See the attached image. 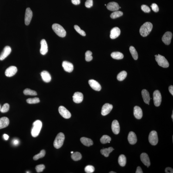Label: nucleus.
Masks as SVG:
<instances>
[{"label":"nucleus","mask_w":173,"mask_h":173,"mask_svg":"<svg viewBox=\"0 0 173 173\" xmlns=\"http://www.w3.org/2000/svg\"><path fill=\"white\" fill-rule=\"evenodd\" d=\"M71 158L75 161L80 160L82 158L81 154L79 152H73L71 155Z\"/></svg>","instance_id":"obj_32"},{"label":"nucleus","mask_w":173,"mask_h":173,"mask_svg":"<svg viewBox=\"0 0 173 173\" xmlns=\"http://www.w3.org/2000/svg\"><path fill=\"white\" fill-rule=\"evenodd\" d=\"M142 95L144 102L145 103L149 105L150 101V94L148 91L145 89H143L142 91Z\"/></svg>","instance_id":"obj_25"},{"label":"nucleus","mask_w":173,"mask_h":173,"mask_svg":"<svg viewBox=\"0 0 173 173\" xmlns=\"http://www.w3.org/2000/svg\"><path fill=\"white\" fill-rule=\"evenodd\" d=\"M62 66L65 71L69 72H72L73 70V65L69 62L64 61L62 63Z\"/></svg>","instance_id":"obj_21"},{"label":"nucleus","mask_w":173,"mask_h":173,"mask_svg":"<svg viewBox=\"0 0 173 173\" xmlns=\"http://www.w3.org/2000/svg\"><path fill=\"white\" fill-rule=\"evenodd\" d=\"M72 97L74 102L76 103H80L83 101V96L82 93L78 92L75 93Z\"/></svg>","instance_id":"obj_16"},{"label":"nucleus","mask_w":173,"mask_h":173,"mask_svg":"<svg viewBox=\"0 0 173 173\" xmlns=\"http://www.w3.org/2000/svg\"><path fill=\"white\" fill-rule=\"evenodd\" d=\"M95 168L92 165L87 166L85 168V171L87 173H92L94 172Z\"/></svg>","instance_id":"obj_40"},{"label":"nucleus","mask_w":173,"mask_h":173,"mask_svg":"<svg viewBox=\"0 0 173 173\" xmlns=\"http://www.w3.org/2000/svg\"><path fill=\"white\" fill-rule=\"evenodd\" d=\"M141 8L142 10L145 13L150 12V11H151L150 8L147 6L145 5H142Z\"/></svg>","instance_id":"obj_44"},{"label":"nucleus","mask_w":173,"mask_h":173,"mask_svg":"<svg viewBox=\"0 0 173 173\" xmlns=\"http://www.w3.org/2000/svg\"><path fill=\"white\" fill-rule=\"evenodd\" d=\"M112 131L114 134H118L120 132V127L118 122L117 120H114L112 124Z\"/></svg>","instance_id":"obj_19"},{"label":"nucleus","mask_w":173,"mask_h":173,"mask_svg":"<svg viewBox=\"0 0 173 173\" xmlns=\"http://www.w3.org/2000/svg\"><path fill=\"white\" fill-rule=\"evenodd\" d=\"M123 15V13L122 12L116 11L111 14L110 17L112 19H114L122 16Z\"/></svg>","instance_id":"obj_35"},{"label":"nucleus","mask_w":173,"mask_h":173,"mask_svg":"<svg viewBox=\"0 0 173 173\" xmlns=\"http://www.w3.org/2000/svg\"><path fill=\"white\" fill-rule=\"evenodd\" d=\"M136 173H143V172L141 168L140 167L138 166L137 167V170L136 172Z\"/></svg>","instance_id":"obj_50"},{"label":"nucleus","mask_w":173,"mask_h":173,"mask_svg":"<svg viewBox=\"0 0 173 173\" xmlns=\"http://www.w3.org/2000/svg\"><path fill=\"white\" fill-rule=\"evenodd\" d=\"M73 152H73V151H71V154H72V153H73Z\"/></svg>","instance_id":"obj_55"},{"label":"nucleus","mask_w":173,"mask_h":173,"mask_svg":"<svg viewBox=\"0 0 173 173\" xmlns=\"http://www.w3.org/2000/svg\"><path fill=\"white\" fill-rule=\"evenodd\" d=\"M43 80L46 83H49L51 81V77L48 71H42L40 74Z\"/></svg>","instance_id":"obj_24"},{"label":"nucleus","mask_w":173,"mask_h":173,"mask_svg":"<svg viewBox=\"0 0 173 173\" xmlns=\"http://www.w3.org/2000/svg\"><path fill=\"white\" fill-rule=\"evenodd\" d=\"M41 48L40 49V53L42 55H45L48 52V46L46 40L44 39L42 40L40 42Z\"/></svg>","instance_id":"obj_17"},{"label":"nucleus","mask_w":173,"mask_h":173,"mask_svg":"<svg viewBox=\"0 0 173 173\" xmlns=\"http://www.w3.org/2000/svg\"><path fill=\"white\" fill-rule=\"evenodd\" d=\"M9 119L7 117H3L0 118V129L5 128L9 125Z\"/></svg>","instance_id":"obj_26"},{"label":"nucleus","mask_w":173,"mask_h":173,"mask_svg":"<svg viewBox=\"0 0 173 173\" xmlns=\"http://www.w3.org/2000/svg\"><path fill=\"white\" fill-rule=\"evenodd\" d=\"M134 114L136 118L141 119L143 116V112L141 108L138 106H135L134 108Z\"/></svg>","instance_id":"obj_20"},{"label":"nucleus","mask_w":173,"mask_h":173,"mask_svg":"<svg viewBox=\"0 0 173 173\" xmlns=\"http://www.w3.org/2000/svg\"><path fill=\"white\" fill-rule=\"evenodd\" d=\"M27 103L29 104H35L39 103L40 102V100L39 98L35 97L33 98H29L27 99Z\"/></svg>","instance_id":"obj_38"},{"label":"nucleus","mask_w":173,"mask_h":173,"mask_svg":"<svg viewBox=\"0 0 173 173\" xmlns=\"http://www.w3.org/2000/svg\"><path fill=\"white\" fill-rule=\"evenodd\" d=\"M80 140L81 142L86 146H89L93 145V142L90 138L82 137L81 138Z\"/></svg>","instance_id":"obj_27"},{"label":"nucleus","mask_w":173,"mask_h":173,"mask_svg":"<svg viewBox=\"0 0 173 173\" xmlns=\"http://www.w3.org/2000/svg\"><path fill=\"white\" fill-rule=\"evenodd\" d=\"M52 29L56 34L61 37H64L66 35V32L61 25L54 23L52 25Z\"/></svg>","instance_id":"obj_3"},{"label":"nucleus","mask_w":173,"mask_h":173,"mask_svg":"<svg viewBox=\"0 0 173 173\" xmlns=\"http://www.w3.org/2000/svg\"><path fill=\"white\" fill-rule=\"evenodd\" d=\"M45 168V165L43 164H41L36 166V167L35 169L37 172L39 173L43 171Z\"/></svg>","instance_id":"obj_43"},{"label":"nucleus","mask_w":173,"mask_h":173,"mask_svg":"<svg viewBox=\"0 0 173 173\" xmlns=\"http://www.w3.org/2000/svg\"><path fill=\"white\" fill-rule=\"evenodd\" d=\"M74 28L76 31L79 33L81 35L83 36H85L86 34L85 32L83 30L81 29L78 26H77V25H75Z\"/></svg>","instance_id":"obj_41"},{"label":"nucleus","mask_w":173,"mask_h":173,"mask_svg":"<svg viewBox=\"0 0 173 173\" xmlns=\"http://www.w3.org/2000/svg\"><path fill=\"white\" fill-rule=\"evenodd\" d=\"M89 85L94 90L100 91L101 90V85L97 81L94 80H89Z\"/></svg>","instance_id":"obj_14"},{"label":"nucleus","mask_w":173,"mask_h":173,"mask_svg":"<svg viewBox=\"0 0 173 173\" xmlns=\"http://www.w3.org/2000/svg\"><path fill=\"white\" fill-rule=\"evenodd\" d=\"M42 127V123L40 120L34 121L33 124V127L31 131V134L33 137H37L40 133Z\"/></svg>","instance_id":"obj_2"},{"label":"nucleus","mask_w":173,"mask_h":173,"mask_svg":"<svg viewBox=\"0 0 173 173\" xmlns=\"http://www.w3.org/2000/svg\"><path fill=\"white\" fill-rule=\"evenodd\" d=\"M17 71V69L16 67L10 66L6 70L5 75L7 77H11L14 76Z\"/></svg>","instance_id":"obj_12"},{"label":"nucleus","mask_w":173,"mask_h":173,"mask_svg":"<svg viewBox=\"0 0 173 173\" xmlns=\"http://www.w3.org/2000/svg\"><path fill=\"white\" fill-rule=\"evenodd\" d=\"M171 118H172V119L173 120V111L172 112V115H171Z\"/></svg>","instance_id":"obj_54"},{"label":"nucleus","mask_w":173,"mask_h":173,"mask_svg":"<svg viewBox=\"0 0 173 173\" xmlns=\"http://www.w3.org/2000/svg\"><path fill=\"white\" fill-rule=\"evenodd\" d=\"M140 159L143 163L147 167L150 165V158L147 154L142 153L140 155Z\"/></svg>","instance_id":"obj_15"},{"label":"nucleus","mask_w":173,"mask_h":173,"mask_svg":"<svg viewBox=\"0 0 173 173\" xmlns=\"http://www.w3.org/2000/svg\"><path fill=\"white\" fill-rule=\"evenodd\" d=\"M152 23L150 22H145L141 27L139 30L141 35L143 37L147 36L152 31Z\"/></svg>","instance_id":"obj_1"},{"label":"nucleus","mask_w":173,"mask_h":173,"mask_svg":"<svg viewBox=\"0 0 173 173\" xmlns=\"http://www.w3.org/2000/svg\"><path fill=\"white\" fill-rule=\"evenodd\" d=\"M113 108L112 105L108 103H106L103 106L101 110V114L103 116H105L109 114Z\"/></svg>","instance_id":"obj_11"},{"label":"nucleus","mask_w":173,"mask_h":173,"mask_svg":"<svg viewBox=\"0 0 173 173\" xmlns=\"http://www.w3.org/2000/svg\"><path fill=\"white\" fill-rule=\"evenodd\" d=\"M128 139L130 143L132 145H134L137 142V138L136 135L133 132H129L128 137Z\"/></svg>","instance_id":"obj_23"},{"label":"nucleus","mask_w":173,"mask_h":173,"mask_svg":"<svg viewBox=\"0 0 173 173\" xmlns=\"http://www.w3.org/2000/svg\"><path fill=\"white\" fill-rule=\"evenodd\" d=\"M93 5V0H87L85 3V6L87 8H90Z\"/></svg>","instance_id":"obj_45"},{"label":"nucleus","mask_w":173,"mask_h":173,"mask_svg":"<svg viewBox=\"0 0 173 173\" xmlns=\"http://www.w3.org/2000/svg\"><path fill=\"white\" fill-rule=\"evenodd\" d=\"M116 172H115L114 171H110V172L109 173H116Z\"/></svg>","instance_id":"obj_53"},{"label":"nucleus","mask_w":173,"mask_h":173,"mask_svg":"<svg viewBox=\"0 0 173 173\" xmlns=\"http://www.w3.org/2000/svg\"><path fill=\"white\" fill-rule=\"evenodd\" d=\"M105 6H106V4H105Z\"/></svg>","instance_id":"obj_57"},{"label":"nucleus","mask_w":173,"mask_h":173,"mask_svg":"<svg viewBox=\"0 0 173 173\" xmlns=\"http://www.w3.org/2000/svg\"><path fill=\"white\" fill-rule=\"evenodd\" d=\"M65 137L64 133L60 132L58 134L54 142V147L57 149H59L61 147L63 144Z\"/></svg>","instance_id":"obj_4"},{"label":"nucleus","mask_w":173,"mask_h":173,"mask_svg":"<svg viewBox=\"0 0 173 173\" xmlns=\"http://www.w3.org/2000/svg\"><path fill=\"white\" fill-rule=\"evenodd\" d=\"M33 17V12L29 8L26 9L25 16V23L27 26L30 24Z\"/></svg>","instance_id":"obj_9"},{"label":"nucleus","mask_w":173,"mask_h":173,"mask_svg":"<svg viewBox=\"0 0 173 173\" xmlns=\"http://www.w3.org/2000/svg\"><path fill=\"white\" fill-rule=\"evenodd\" d=\"M111 140L110 137L108 135H104L102 136L100 139L101 142L102 144H105L110 143Z\"/></svg>","instance_id":"obj_33"},{"label":"nucleus","mask_w":173,"mask_h":173,"mask_svg":"<svg viewBox=\"0 0 173 173\" xmlns=\"http://www.w3.org/2000/svg\"><path fill=\"white\" fill-rule=\"evenodd\" d=\"M127 76V73L125 71H121L118 74L117 79L120 81H122L125 79Z\"/></svg>","instance_id":"obj_34"},{"label":"nucleus","mask_w":173,"mask_h":173,"mask_svg":"<svg viewBox=\"0 0 173 173\" xmlns=\"http://www.w3.org/2000/svg\"><path fill=\"white\" fill-rule=\"evenodd\" d=\"M169 92L172 95H173V86L171 85L170 86L169 88Z\"/></svg>","instance_id":"obj_51"},{"label":"nucleus","mask_w":173,"mask_h":173,"mask_svg":"<svg viewBox=\"0 0 173 173\" xmlns=\"http://www.w3.org/2000/svg\"><path fill=\"white\" fill-rule=\"evenodd\" d=\"M118 162L119 165L122 167L125 166L126 163V157L123 155H120L118 160Z\"/></svg>","instance_id":"obj_30"},{"label":"nucleus","mask_w":173,"mask_h":173,"mask_svg":"<svg viewBox=\"0 0 173 173\" xmlns=\"http://www.w3.org/2000/svg\"><path fill=\"white\" fill-rule=\"evenodd\" d=\"M130 51L133 59L135 60H137L138 59V54L135 47L133 46H131L130 47Z\"/></svg>","instance_id":"obj_31"},{"label":"nucleus","mask_w":173,"mask_h":173,"mask_svg":"<svg viewBox=\"0 0 173 173\" xmlns=\"http://www.w3.org/2000/svg\"><path fill=\"white\" fill-rule=\"evenodd\" d=\"M153 100L155 106L158 107L160 105L162 102V96L159 91L156 90L154 92Z\"/></svg>","instance_id":"obj_7"},{"label":"nucleus","mask_w":173,"mask_h":173,"mask_svg":"<svg viewBox=\"0 0 173 173\" xmlns=\"http://www.w3.org/2000/svg\"><path fill=\"white\" fill-rule=\"evenodd\" d=\"M59 113L65 119H69L71 117V114L70 112L62 106H61L58 109Z\"/></svg>","instance_id":"obj_8"},{"label":"nucleus","mask_w":173,"mask_h":173,"mask_svg":"<svg viewBox=\"0 0 173 173\" xmlns=\"http://www.w3.org/2000/svg\"><path fill=\"white\" fill-rule=\"evenodd\" d=\"M172 33L170 32H166L165 33L162 38V41L165 44L169 45L170 44L172 38Z\"/></svg>","instance_id":"obj_10"},{"label":"nucleus","mask_w":173,"mask_h":173,"mask_svg":"<svg viewBox=\"0 0 173 173\" xmlns=\"http://www.w3.org/2000/svg\"><path fill=\"white\" fill-rule=\"evenodd\" d=\"M11 52V49L10 46H7L4 48L3 51L0 55V60H3L5 59L10 54Z\"/></svg>","instance_id":"obj_13"},{"label":"nucleus","mask_w":173,"mask_h":173,"mask_svg":"<svg viewBox=\"0 0 173 173\" xmlns=\"http://www.w3.org/2000/svg\"><path fill=\"white\" fill-rule=\"evenodd\" d=\"M3 137L4 138V139L6 140H8V138H9V136L6 134H4V135Z\"/></svg>","instance_id":"obj_52"},{"label":"nucleus","mask_w":173,"mask_h":173,"mask_svg":"<svg viewBox=\"0 0 173 173\" xmlns=\"http://www.w3.org/2000/svg\"><path fill=\"white\" fill-rule=\"evenodd\" d=\"M92 53L90 51H87L85 53V60L89 62L92 60L93 57L92 56Z\"/></svg>","instance_id":"obj_39"},{"label":"nucleus","mask_w":173,"mask_h":173,"mask_svg":"<svg viewBox=\"0 0 173 173\" xmlns=\"http://www.w3.org/2000/svg\"><path fill=\"white\" fill-rule=\"evenodd\" d=\"M46 152L44 150H42L40 153L34 156L33 157V159L34 160L36 161L40 158H41L43 157L45 155Z\"/></svg>","instance_id":"obj_37"},{"label":"nucleus","mask_w":173,"mask_h":173,"mask_svg":"<svg viewBox=\"0 0 173 173\" xmlns=\"http://www.w3.org/2000/svg\"><path fill=\"white\" fill-rule=\"evenodd\" d=\"M119 6L117 3L114 2H110L107 5V9L111 11H115L119 9Z\"/></svg>","instance_id":"obj_22"},{"label":"nucleus","mask_w":173,"mask_h":173,"mask_svg":"<svg viewBox=\"0 0 173 173\" xmlns=\"http://www.w3.org/2000/svg\"><path fill=\"white\" fill-rule=\"evenodd\" d=\"M151 7L152 8V10L155 12H157L159 10V8H158V6L156 4H153Z\"/></svg>","instance_id":"obj_46"},{"label":"nucleus","mask_w":173,"mask_h":173,"mask_svg":"<svg viewBox=\"0 0 173 173\" xmlns=\"http://www.w3.org/2000/svg\"><path fill=\"white\" fill-rule=\"evenodd\" d=\"M120 33V29L118 27H114L111 31L110 37L112 39H115L119 36Z\"/></svg>","instance_id":"obj_18"},{"label":"nucleus","mask_w":173,"mask_h":173,"mask_svg":"<svg viewBox=\"0 0 173 173\" xmlns=\"http://www.w3.org/2000/svg\"><path fill=\"white\" fill-rule=\"evenodd\" d=\"M165 172L166 173H173V170L172 168L168 167L166 168Z\"/></svg>","instance_id":"obj_47"},{"label":"nucleus","mask_w":173,"mask_h":173,"mask_svg":"<svg viewBox=\"0 0 173 173\" xmlns=\"http://www.w3.org/2000/svg\"><path fill=\"white\" fill-rule=\"evenodd\" d=\"M9 109V105L8 103H6L3 105L1 108L0 111L2 113L8 112Z\"/></svg>","instance_id":"obj_42"},{"label":"nucleus","mask_w":173,"mask_h":173,"mask_svg":"<svg viewBox=\"0 0 173 173\" xmlns=\"http://www.w3.org/2000/svg\"><path fill=\"white\" fill-rule=\"evenodd\" d=\"M71 2L75 5H78L80 3L81 1L80 0H71Z\"/></svg>","instance_id":"obj_48"},{"label":"nucleus","mask_w":173,"mask_h":173,"mask_svg":"<svg viewBox=\"0 0 173 173\" xmlns=\"http://www.w3.org/2000/svg\"><path fill=\"white\" fill-rule=\"evenodd\" d=\"M156 60L160 66L163 68H167L169 66V62L164 56L159 54L156 55Z\"/></svg>","instance_id":"obj_5"},{"label":"nucleus","mask_w":173,"mask_h":173,"mask_svg":"<svg viewBox=\"0 0 173 173\" xmlns=\"http://www.w3.org/2000/svg\"><path fill=\"white\" fill-rule=\"evenodd\" d=\"M111 56L114 59L117 60L122 59L124 57L123 55L119 52H113L111 54Z\"/></svg>","instance_id":"obj_29"},{"label":"nucleus","mask_w":173,"mask_h":173,"mask_svg":"<svg viewBox=\"0 0 173 173\" xmlns=\"http://www.w3.org/2000/svg\"><path fill=\"white\" fill-rule=\"evenodd\" d=\"M1 105H0V110H1Z\"/></svg>","instance_id":"obj_56"},{"label":"nucleus","mask_w":173,"mask_h":173,"mask_svg":"<svg viewBox=\"0 0 173 173\" xmlns=\"http://www.w3.org/2000/svg\"><path fill=\"white\" fill-rule=\"evenodd\" d=\"M23 93L26 95H31V96H36L37 93L35 91L29 89H26L23 91Z\"/></svg>","instance_id":"obj_36"},{"label":"nucleus","mask_w":173,"mask_h":173,"mask_svg":"<svg viewBox=\"0 0 173 173\" xmlns=\"http://www.w3.org/2000/svg\"><path fill=\"white\" fill-rule=\"evenodd\" d=\"M149 142L151 145H157L158 143V139L157 132L156 131H152L150 132L149 137Z\"/></svg>","instance_id":"obj_6"},{"label":"nucleus","mask_w":173,"mask_h":173,"mask_svg":"<svg viewBox=\"0 0 173 173\" xmlns=\"http://www.w3.org/2000/svg\"><path fill=\"white\" fill-rule=\"evenodd\" d=\"M13 144L15 146H16L19 144L20 142L18 139H14L12 141Z\"/></svg>","instance_id":"obj_49"},{"label":"nucleus","mask_w":173,"mask_h":173,"mask_svg":"<svg viewBox=\"0 0 173 173\" xmlns=\"http://www.w3.org/2000/svg\"><path fill=\"white\" fill-rule=\"evenodd\" d=\"M114 150L112 147H109L108 148L102 149L101 150V153L106 157H109V154Z\"/></svg>","instance_id":"obj_28"}]
</instances>
